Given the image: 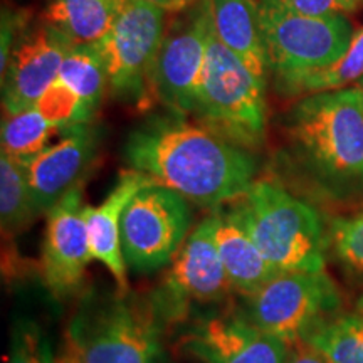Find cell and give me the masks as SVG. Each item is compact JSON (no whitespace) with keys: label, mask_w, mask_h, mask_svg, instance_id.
Returning a JSON list of instances; mask_svg holds the SVG:
<instances>
[{"label":"cell","mask_w":363,"mask_h":363,"mask_svg":"<svg viewBox=\"0 0 363 363\" xmlns=\"http://www.w3.org/2000/svg\"><path fill=\"white\" fill-rule=\"evenodd\" d=\"M34 108L45 120L62 128L88 125L94 118V113L86 106L83 99L59 78L40 94Z\"/></svg>","instance_id":"d4e9b609"},{"label":"cell","mask_w":363,"mask_h":363,"mask_svg":"<svg viewBox=\"0 0 363 363\" xmlns=\"http://www.w3.org/2000/svg\"><path fill=\"white\" fill-rule=\"evenodd\" d=\"M357 2H358V4H363V0H357Z\"/></svg>","instance_id":"e575fe53"},{"label":"cell","mask_w":363,"mask_h":363,"mask_svg":"<svg viewBox=\"0 0 363 363\" xmlns=\"http://www.w3.org/2000/svg\"><path fill=\"white\" fill-rule=\"evenodd\" d=\"M233 203L276 272L325 271L330 233L311 206L262 179Z\"/></svg>","instance_id":"277c9868"},{"label":"cell","mask_w":363,"mask_h":363,"mask_svg":"<svg viewBox=\"0 0 363 363\" xmlns=\"http://www.w3.org/2000/svg\"><path fill=\"white\" fill-rule=\"evenodd\" d=\"M289 358L286 363H328L316 350H313L308 343H299L291 347Z\"/></svg>","instance_id":"f546056e"},{"label":"cell","mask_w":363,"mask_h":363,"mask_svg":"<svg viewBox=\"0 0 363 363\" xmlns=\"http://www.w3.org/2000/svg\"><path fill=\"white\" fill-rule=\"evenodd\" d=\"M190 116L230 143L251 152L266 140V86L217 39L214 26L208 35L206 66Z\"/></svg>","instance_id":"5b68a950"},{"label":"cell","mask_w":363,"mask_h":363,"mask_svg":"<svg viewBox=\"0 0 363 363\" xmlns=\"http://www.w3.org/2000/svg\"><path fill=\"white\" fill-rule=\"evenodd\" d=\"M305 343L328 363H363V305L331 318Z\"/></svg>","instance_id":"44dd1931"},{"label":"cell","mask_w":363,"mask_h":363,"mask_svg":"<svg viewBox=\"0 0 363 363\" xmlns=\"http://www.w3.org/2000/svg\"><path fill=\"white\" fill-rule=\"evenodd\" d=\"M256 6L276 83L335 65L355 35L345 13L308 16L271 4Z\"/></svg>","instance_id":"52a82bcc"},{"label":"cell","mask_w":363,"mask_h":363,"mask_svg":"<svg viewBox=\"0 0 363 363\" xmlns=\"http://www.w3.org/2000/svg\"><path fill=\"white\" fill-rule=\"evenodd\" d=\"M162 320L148 296L89 291L66 331V363H150L162 352Z\"/></svg>","instance_id":"3957f363"},{"label":"cell","mask_w":363,"mask_h":363,"mask_svg":"<svg viewBox=\"0 0 363 363\" xmlns=\"http://www.w3.org/2000/svg\"><path fill=\"white\" fill-rule=\"evenodd\" d=\"M26 27L24 16L19 12L4 11L2 12V45H0V71L7 65V59L11 56V51L19 38L22 29Z\"/></svg>","instance_id":"f1b7e54d"},{"label":"cell","mask_w":363,"mask_h":363,"mask_svg":"<svg viewBox=\"0 0 363 363\" xmlns=\"http://www.w3.org/2000/svg\"><path fill=\"white\" fill-rule=\"evenodd\" d=\"M192 233V207L179 192L148 184L131 199L121 217L126 267L152 274L169 266Z\"/></svg>","instance_id":"9c48e42d"},{"label":"cell","mask_w":363,"mask_h":363,"mask_svg":"<svg viewBox=\"0 0 363 363\" xmlns=\"http://www.w3.org/2000/svg\"><path fill=\"white\" fill-rule=\"evenodd\" d=\"M363 78V27L355 33L350 48L338 59L335 65L323 69H316L306 74L294 76V78L278 81L279 91L286 94L301 93H323L348 88V84Z\"/></svg>","instance_id":"7402d4cb"},{"label":"cell","mask_w":363,"mask_h":363,"mask_svg":"<svg viewBox=\"0 0 363 363\" xmlns=\"http://www.w3.org/2000/svg\"><path fill=\"white\" fill-rule=\"evenodd\" d=\"M148 184H152L148 177L131 169L125 170L99 206H84L91 256L110 271L116 288L123 291H128L130 286L126 276L128 267L121 249V217L131 199Z\"/></svg>","instance_id":"2e32d148"},{"label":"cell","mask_w":363,"mask_h":363,"mask_svg":"<svg viewBox=\"0 0 363 363\" xmlns=\"http://www.w3.org/2000/svg\"><path fill=\"white\" fill-rule=\"evenodd\" d=\"M59 79L65 81L96 115L108 88V74L96 44L72 45L62 61Z\"/></svg>","instance_id":"603a6c76"},{"label":"cell","mask_w":363,"mask_h":363,"mask_svg":"<svg viewBox=\"0 0 363 363\" xmlns=\"http://www.w3.org/2000/svg\"><path fill=\"white\" fill-rule=\"evenodd\" d=\"M211 11L217 39L266 86L271 67L256 0H211Z\"/></svg>","instance_id":"ac0fdd59"},{"label":"cell","mask_w":363,"mask_h":363,"mask_svg":"<svg viewBox=\"0 0 363 363\" xmlns=\"http://www.w3.org/2000/svg\"><path fill=\"white\" fill-rule=\"evenodd\" d=\"M342 296L325 271L278 272L257 291L242 296L247 320L289 347L305 343L337 316Z\"/></svg>","instance_id":"8992f818"},{"label":"cell","mask_w":363,"mask_h":363,"mask_svg":"<svg viewBox=\"0 0 363 363\" xmlns=\"http://www.w3.org/2000/svg\"><path fill=\"white\" fill-rule=\"evenodd\" d=\"M143 2L152 4V6L162 9V11H165V12L179 13V12H184L192 6H195L199 0H143Z\"/></svg>","instance_id":"4dcf8cb0"},{"label":"cell","mask_w":363,"mask_h":363,"mask_svg":"<svg viewBox=\"0 0 363 363\" xmlns=\"http://www.w3.org/2000/svg\"><path fill=\"white\" fill-rule=\"evenodd\" d=\"M7 363H59L48 333L33 320L21 318L13 323Z\"/></svg>","instance_id":"4316f807"},{"label":"cell","mask_w":363,"mask_h":363,"mask_svg":"<svg viewBox=\"0 0 363 363\" xmlns=\"http://www.w3.org/2000/svg\"><path fill=\"white\" fill-rule=\"evenodd\" d=\"M91 261L83 187H79L48 212L40 254V276L45 288L57 299L74 296L83 288L86 267Z\"/></svg>","instance_id":"4fadbf2b"},{"label":"cell","mask_w":363,"mask_h":363,"mask_svg":"<svg viewBox=\"0 0 363 363\" xmlns=\"http://www.w3.org/2000/svg\"><path fill=\"white\" fill-rule=\"evenodd\" d=\"M39 216L30 192L27 162L0 155V225L4 235H17Z\"/></svg>","instance_id":"ffe728a7"},{"label":"cell","mask_w":363,"mask_h":363,"mask_svg":"<svg viewBox=\"0 0 363 363\" xmlns=\"http://www.w3.org/2000/svg\"><path fill=\"white\" fill-rule=\"evenodd\" d=\"M101 133L91 123L67 128L59 142L27 162L30 192L39 214H48L72 190L83 187L96 162Z\"/></svg>","instance_id":"9a60e30c"},{"label":"cell","mask_w":363,"mask_h":363,"mask_svg":"<svg viewBox=\"0 0 363 363\" xmlns=\"http://www.w3.org/2000/svg\"><path fill=\"white\" fill-rule=\"evenodd\" d=\"M358 86H362V88H363V78L360 79V84H358Z\"/></svg>","instance_id":"d6a6232c"},{"label":"cell","mask_w":363,"mask_h":363,"mask_svg":"<svg viewBox=\"0 0 363 363\" xmlns=\"http://www.w3.org/2000/svg\"><path fill=\"white\" fill-rule=\"evenodd\" d=\"M216 214V244L234 291L247 296L276 276L246 225L240 220L233 201L212 211Z\"/></svg>","instance_id":"e0dca14e"},{"label":"cell","mask_w":363,"mask_h":363,"mask_svg":"<svg viewBox=\"0 0 363 363\" xmlns=\"http://www.w3.org/2000/svg\"><path fill=\"white\" fill-rule=\"evenodd\" d=\"M289 9V11L308 13V16H330V13L353 12L358 7L357 0H256Z\"/></svg>","instance_id":"83f0119b"},{"label":"cell","mask_w":363,"mask_h":363,"mask_svg":"<svg viewBox=\"0 0 363 363\" xmlns=\"http://www.w3.org/2000/svg\"><path fill=\"white\" fill-rule=\"evenodd\" d=\"M216 214L203 217L148 294L163 325L184 323L195 308L220 305L234 291L216 244Z\"/></svg>","instance_id":"ba28073f"},{"label":"cell","mask_w":363,"mask_h":363,"mask_svg":"<svg viewBox=\"0 0 363 363\" xmlns=\"http://www.w3.org/2000/svg\"><path fill=\"white\" fill-rule=\"evenodd\" d=\"M289 157L331 197L363 194V88L308 94L283 116Z\"/></svg>","instance_id":"7a4b0ae2"},{"label":"cell","mask_w":363,"mask_h":363,"mask_svg":"<svg viewBox=\"0 0 363 363\" xmlns=\"http://www.w3.org/2000/svg\"><path fill=\"white\" fill-rule=\"evenodd\" d=\"M59 363H66L65 360H62V358H61V360H59Z\"/></svg>","instance_id":"836d02e7"},{"label":"cell","mask_w":363,"mask_h":363,"mask_svg":"<svg viewBox=\"0 0 363 363\" xmlns=\"http://www.w3.org/2000/svg\"><path fill=\"white\" fill-rule=\"evenodd\" d=\"M212 29L211 0L179 12L163 34L148 76V93L170 113L190 116L206 66Z\"/></svg>","instance_id":"30bf717a"},{"label":"cell","mask_w":363,"mask_h":363,"mask_svg":"<svg viewBox=\"0 0 363 363\" xmlns=\"http://www.w3.org/2000/svg\"><path fill=\"white\" fill-rule=\"evenodd\" d=\"M180 347L202 363H286L291 347L266 333L242 311L195 318Z\"/></svg>","instance_id":"7c38bea8"},{"label":"cell","mask_w":363,"mask_h":363,"mask_svg":"<svg viewBox=\"0 0 363 363\" xmlns=\"http://www.w3.org/2000/svg\"><path fill=\"white\" fill-rule=\"evenodd\" d=\"M67 128L48 121L33 108L17 115L4 116L2 121V153L29 162L49 147L56 135H62Z\"/></svg>","instance_id":"cb8c5ba5"},{"label":"cell","mask_w":363,"mask_h":363,"mask_svg":"<svg viewBox=\"0 0 363 363\" xmlns=\"http://www.w3.org/2000/svg\"><path fill=\"white\" fill-rule=\"evenodd\" d=\"M150 363H169V360H167L165 353H163V350H162L155 358H152V360H150Z\"/></svg>","instance_id":"1f68e13d"},{"label":"cell","mask_w":363,"mask_h":363,"mask_svg":"<svg viewBox=\"0 0 363 363\" xmlns=\"http://www.w3.org/2000/svg\"><path fill=\"white\" fill-rule=\"evenodd\" d=\"M130 0H51L44 22L72 45L98 44L116 24Z\"/></svg>","instance_id":"d6986e66"},{"label":"cell","mask_w":363,"mask_h":363,"mask_svg":"<svg viewBox=\"0 0 363 363\" xmlns=\"http://www.w3.org/2000/svg\"><path fill=\"white\" fill-rule=\"evenodd\" d=\"M165 34V11L130 0L106 38L96 44L108 74V88L126 101L147 103L148 76Z\"/></svg>","instance_id":"8fae6325"},{"label":"cell","mask_w":363,"mask_h":363,"mask_svg":"<svg viewBox=\"0 0 363 363\" xmlns=\"http://www.w3.org/2000/svg\"><path fill=\"white\" fill-rule=\"evenodd\" d=\"M72 44L49 24L22 30L2 71V106L7 115L33 110L40 94L59 78Z\"/></svg>","instance_id":"5bb4252c"},{"label":"cell","mask_w":363,"mask_h":363,"mask_svg":"<svg viewBox=\"0 0 363 363\" xmlns=\"http://www.w3.org/2000/svg\"><path fill=\"white\" fill-rule=\"evenodd\" d=\"M123 157L131 170L208 211L246 194L257 172L251 150L170 111L131 130Z\"/></svg>","instance_id":"6da1fadb"},{"label":"cell","mask_w":363,"mask_h":363,"mask_svg":"<svg viewBox=\"0 0 363 363\" xmlns=\"http://www.w3.org/2000/svg\"><path fill=\"white\" fill-rule=\"evenodd\" d=\"M330 244L338 261L363 279V206L331 222Z\"/></svg>","instance_id":"484cf974"}]
</instances>
